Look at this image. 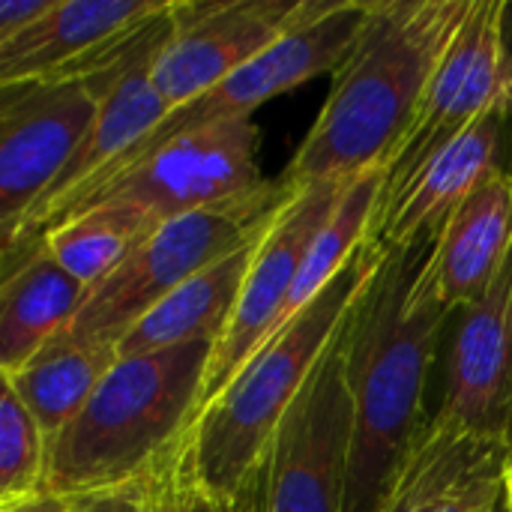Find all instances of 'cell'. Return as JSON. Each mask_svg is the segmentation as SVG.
<instances>
[{
	"label": "cell",
	"mask_w": 512,
	"mask_h": 512,
	"mask_svg": "<svg viewBox=\"0 0 512 512\" xmlns=\"http://www.w3.org/2000/svg\"><path fill=\"white\" fill-rule=\"evenodd\" d=\"M159 222L132 204H93L48 228L36 243L87 291L96 288Z\"/></svg>",
	"instance_id": "cell-20"
},
{
	"label": "cell",
	"mask_w": 512,
	"mask_h": 512,
	"mask_svg": "<svg viewBox=\"0 0 512 512\" xmlns=\"http://www.w3.org/2000/svg\"><path fill=\"white\" fill-rule=\"evenodd\" d=\"M432 243L387 252L351 318L354 453L345 512L384 510L429 423L423 417L426 381L453 318L420 279Z\"/></svg>",
	"instance_id": "cell-3"
},
{
	"label": "cell",
	"mask_w": 512,
	"mask_h": 512,
	"mask_svg": "<svg viewBox=\"0 0 512 512\" xmlns=\"http://www.w3.org/2000/svg\"><path fill=\"white\" fill-rule=\"evenodd\" d=\"M117 360L120 354L111 345H87L60 336L21 369L0 375V381L18 393L51 441L84 411Z\"/></svg>",
	"instance_id": "cell-19"
},
{
	"label": "cell",
	"mask_w": 512,
	"mask_h": 512,
	"mask_svg": "<svg viewBox=\"0 0 512 512\" xmlns=\"http://www.w3.org/2000/svg\"><path fill=\"white\" fill-rule=\"evenodd\" d=\"M498 512H504V510H498Z\"/></svg>",
	"instance_id": "cell-29"
},
{
	"label": "cell",
	"mask_w": 512,
	"mask_h": 512,
	"mask_svg": "<svg viewBox=\"0 0 512 512\" xmlns=\"http://www.w3.org/2000/svg\"><path fill=\"white\" fill-rule=\"evenodd\" d=\"M99 96L84 78H45L0 87V240L57 183L93 126Z\"/></svg>",
	"instance_id": "cell-9"
},
{
	"label": "cell",
	"mask_w": 512,
	"mask_h": 512,
	"mask_svg": "<svg viewBox=\"0 0 512 512\" xmlns=\"http://www.w3.org/2000/svg\"><path fill=\"white\" fill-rule=\"evenodd\" d=\"M294 192L297 189L282 177H270L246 195L159 222L96 288H90L63 339L117 348L123 336L186 279L261 237Z\"/></svg>",
	"instance_id": "cell-5"
},
{
	"label": "cell",
	"mask_w": 512,
	"mask_h": 512,
	"mask_svg": "<svg viewBox=\"0 0 512 512\" xmlns=\"http://www.w3.org/2000/svg\"><path fill=\"white\" fill-rule=\"evenodd\" d=\"M174 0H54L51 12L0 42V87L69 78L96 63Z\"/></svg>",
	"instance_id": "cell-15"
},
{
	"label": "cell",
	"mask_w": 512,
	"mask_h": 512,
	"mask_svg": "<svg viewBox=\"0 0 512 512\" xmlns=\"http://www.w3.org/2000/svg\"><path fill=\"white\" fill-rule=\"evenodd\" d=\"M87 294L39 243L9 258L0 288V375L21 369L60 339Z\"/></svg>",
	"instance_id": "cell-17"
},
{
	"label": "cell",
	"mask_w": 512,
	"mask_h": 512,
	"mask_svg": "<svg viewBox=\"0 0 512 512\" xmlns=\"http://www.w3.org/2000/svg\"><path fill=\"white\" fill-rule=\"evenodd\" d=\"M54 0H0V42L18 36L42 15H48Z\"/></svg>",
	"instance_id": "cell-24"
},
{
	"label": "cell",
	"mask_w": 512,
	"mask_h": 512,
	"mask_svg": "<svg viewBox=\"0 0 512 512\" xmlns=\"http://www.w3.org/2000/svg\"><path fill=\"white\" fill-rule=\"evenodd\" d=\"M213 342L123 357L84 411L48 441L45 495L84 501L147 489L201 411Z\"/></svg>",
	"instance_id": "cell-4"
},
{
	"label": "cell",
	"mask_w": 512,
	"mask_h": 512,
	"mask_svg": "<svg viewBox=\"0 0 512 512\" xmlns=\"http://www.w3.org/2000/svg\"><path fill=\"white\" fill-rule=\"evenodd\" d=\"M501 510L512 512V444L507 447L501 465Z\"/></svg>",
	"instance_id": "cell-28"
},
{
	"label": "cell",
	"mask_w": 512,
	"mask_h": 512,
	"mask_svg": "<svg viewBox=\"0 0 512 512\" xmlns=\"http://www.w3.org/2000/svg\"><path fill=\"white\" fill-rule=\"evenodd\" d=\"M459 315L435 420L471 444L507 450L512 444V255L492 288Z\"/></svg>",
	"instance_id": "cell-13"
},
{
	"label": "cell",
	"mask_w": 512,
	"mask_h": 512,
	"mask_svg": "<svg viewBox=\"0 0 512 512\" xmlns=\"http://www.w3.org/2000/svg\"><path fill=\"white\" fill-rule=\"evenodd\" d=\"M0 393V510L30 501L45 489L48 435L6 384Z\"/></svg>",
	"instance_id": "cell-22"
},
{
	"label": "cell",
	"mask_w": 512,
	"mask_h": 512,
	"mask_svg": "<svg viewBox=\"0 0 512 512\" xmlns=\"http://www.w3.org/2000/svg\"><path fill=\"white\" fill-rule=\"evenodd\" d=\"M483 117H512L510 3L474 0L459 36L444 54L426 102L399 147L387 189L402 183L429 153Z\"/></svg>",
	"instance_id": "cell-10"
},
{
	"label": "cell",
	"mask_w": 512,
	"mask_h": 512,
	"mask_svg": "<svg viewBox=\"0 0 512 512\" xmlns=\"http://www.w3.org/2000/svg\"><path fill=\"white\" fill-rule=\"evenodd\" d=\"M384 258L387 249L369 240L324 294L276 333L237 378L198 411L171 468L162 474L177 492L213 512L252 510L279 423L312 378L324 351L351 321Z\"/></svg>",
	"instance_id": "cell-2"
},
{
	"label": "cell",
	"mask_w": 512,
	"mask_h": 512,
	"mask_svg": "<svg viewBox=\"0 0 512 512\" xmlns=\"http://www.w3.org/2000/svg\"><path fill=\"white\" fill-rule=\"evenodd\" d=\"M258 144L261 129L252 117L177 132L90 189L66 213V219L93 204L117 201L144 210L156 222H165L231 201L270 180L258 168Z\"/></svg>",
	"instance_id": "cell-7"
},
{
	"label": "cell",
	"mask_w": 512,
	"mask_h": 512,
	"mask_svg": "<svg viewBox=\"0 0 512 512\" xmlns=\"http://www.w3.org/2000/svg\"><path fill=\"white\" fill-rule=\"evenodd\" d=\"M348 339L351 321L279 423L249 512H345L354 453Z\"/></svg>",
	"instance_id": "cell-6"
},
{
	"label": "cell",
	"mask_w": 512,
	"mask_h": 512,
	"mask_svg": "<svg viewBox=\"0 0 512 512\" xmlns=\"http://www.w3.org/2000/svg\"><path fill=\"white\" fill-rule=\"evenodd\" d=\"M507 450H483L447 495L441 512H498L501 510V465Z\"/></svg>",
	"instance_id": "cell-23"
},
{
	"label": "cell",
	"mask_w": 512,
	"mask_h": 512,
	"mask_svg": "<svg viewBox=\"0 0 512 512\" xmlns=\"http://www.w3.org/2000/svg\"><path fill=\"white\" fill-rule=\"evenodd\" d=\"M75 501L69 498H57V495H36L30 501H21V504H12V507H3L0 512H72Z\"/></svg>",
	"instance_id": "cell-27"
},
{
	"label": "cell",
	"mask_w": 512,
	"mask_h": 512,
	"mask_svg": "<svg viewBox=\"0 0 512 512\" xmlns=\"http://www.w3.org/2000/svg\"><path fill=\"white\" fill-rule=\"evenodd\" d=\"M261 237L243 243L240 249L219 258L216 264L198 270L177 291H171L162 303H156L117 345L120 360L144 357V354H156V351H168L180 345H195V342L216 345L237 309V300H240V291H243V282H246V273L252 267Z\"/></svg>",
	"instance_id": "cell-18"
},
{
	"label": "cell",
	"mask_w": 512,
	"mask_h": 512,
	"mask_svg": "<svg viewBox=\"0 0 512 512\" xmlns=\"http://www.w3.org/2000/svg\"><path fill=\"white\" fill-rule=\"evenodd\" d=\"M144 512H213L204 507L201 501L177 492L165 477H159L156 483H150L144 489Z\"/></svg>",
	"instance_id": "cell-25"
},
{
	"label": "cell",
	"mask_w": 512,
	"mask_h": 512,
	"mask_svg": "<svg viewBox=\"0 0 512 512\" xmlns=\"http://www.w3.org/2000/svg\"><path fill=\"white\" fill-rule=\"evenodd\" d=\"M363 15H366V0H309L306 15L279 42H273L264 54L240 66L234 75L219 81L213 90H207L195 102L168 111L165 120L126 159H120L102 180L123 171L144 150L156 147L159 141L177 132H189V129L222 123V120L252 117L255 108H261L273 96H282L324 72H336L357 42Z\"/></svg>",
	"instance_id": "cell-8"
},
{
	"label": "cell",
	"mask_w": 512,
	"mask_h": 512,
	"mask_svg": "<svg viewBox=\"0 0 512 512\" xmlns=\"http://www.w3.org/2000/svg\"><path fill=\"white\" fill-rule=\"evenodd\" d=\"M309 0H216L177 3L174 36L153 66L168 111L183 108L279 42Z\"/></svg>",
	"instance_id": "cell-12"
},
{
	"label": "cell",
	"mask_w": 512,
	"mask_h": 512,
	"mask_svg": "<svg viewBox=\"0 0 512 512\" xmlns=\"http://www.w3.org/2000/svg\"><path fill=\"white\" fill-rule=\"evenodd\" d=\"M471 6L474 0H366L357 42L279 177L303 189L390 168Z\"/></svg>",
	"instance_id": "cell-1"
},
{
	"label": "cell",
	"mask_w": 512,
	"mask_h": 512,
	"mask_svg": "<svg viewBox=\"0 0 512 512\" xmlns=\"http://www.w3.org/2000/svg\"><path fill=\"white\" fill-rule=\"evenodd\" d=\"M72 512H144V489L102 495V498H84V501H75Z\"/></svg>",
	"instance_id": "cell-26"
},
{
	"label": "cell",
	"mask_w": 512,
	"mask_h": 512,
	"mask_svg": "<svg viewBox=\"0 0 512 512\" xmlns=\"http://www.w3.org/2000/svg\"><path fill=\"white\" fill-rule=\"evenodd\" d=\"M345 186L348 180H324L297 189L264 231L252 267L246 273L237 309L225 333L213 345L201 408L210 405L276 333L291 288L300 276L303 258L330 213L336 210Z\"/></svg>",
	"instance_id": "cell-11"
},
{
	"label": "cell",
	"mask_w": 512,
	"mask_h": 512,
	"mask_svg": "<svg viewBox=\"0 0 512 512\" xmlns=\"http://www.w3.org/2000/svg\"><path fill=\"white\" fill-rule=\"evenodd\" d=\"M483 450L495 447L471 444L459 432L429 417L393 495L387 498L381 512H441L447 495L456 489V483L465 477V471L477 462Z\"/></svg>",
	"instance_id": "cell-21"
},
{
	"label": "cell",
	"mask_w": 512,
	"mask_h": 512,
	"mask_svg": "<svg viewBox=\"0 0 512 512\" xmlns=\"http://www.w3.org/2000/svg\"><path fill=\"white\" fill-rule=\"evenodd\" d=\"M507 117H483L429 153L402 183L387 189L372 240L387 252L423 246L441 234L459 204L498 168Z\"/></svg>",
	"instance_id": "cell-14"
},
{
	"label": "cell",
	"mask_w": 512,
	"mask_h": 512,
	"mask_svg": "<svg viewBox=\"0 0 512 512\" xmlns=\"http://www.w3.org/2000/svg\"><path fill=\"white\" fill-rule=\"evenodd\" d=\"M512 255V171L498 165L435 237L420 279L453 315L477 303Z\"/></svg>",
	"instance_id": "cell-16"
}]
</instances>
